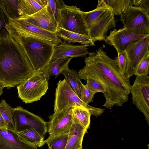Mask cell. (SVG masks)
<instances>
[{
  "label": "cell",
  "instance_id": "cell-24",
  "mask_svg": "<svg viewBox=\"0 0 149 149\" xmlns=\"http://www.w3.org/2000/svg\"><path fill=\"white\" fill-rule=\"evenodd\" d=\"M61 74L64 76L66 82L71 89L81 98L83 84L77 71L68 68L64 70Z\"/></svg>",
  "mask_w": 149,
  "mask_h": 149
},
{
  "label": "cell",
  "instance_id": "cell-38",
  "mask_svg": "<svg viewBox=\"0 0 149 149\" xmlns=\"http://www.w3.org/2000/svg\"><path fill=\"white\" fill-rule=\"evenodd\" d=\"M83 149L82 148H80V149Z\"/></svg>",
  "mask_w": 149,
  "mask_h": 149
},
{
  "label": "cell",
  "instance_id": "cell-15",
  "mask_svg": "<svg viewBox=\"0 0 149 149\" xmlns=\"http://www.w3.org/2000/svg\"><path fill=\"white\" fill-rule=\"evenodd\" d=\"M17 19L24 21L53 33H56L58 26L47 5L37 13L30 15L21 17Z\"/></svg>",
  "mask_w": 149,
  "mask_h": 149
},
{
  "label": "cell",
  "instance_id": "cell-14",
  "mask_svg": "<svg viewBox=\"0 0 149 149\" xmlns=\"http://www.w3.org/2000/svg\"><path fill=\"white\" fill-rule=\"evenodd\" d=\"M146 36L131 33L124 27L119 30L115 29L111 31L110 34L104 40L113 46L118 54L125 51L130 45Z\"/></svg>",
  "mask_w": 149,
  "mask_h": 149
},
{
  "label": "cell",
  "instance_id": "cell-28",
  "mask_svg": "<svg viewBox=\"0 0 149 149\" xmlns=\"http://www.w3.org/2000/svg\"><path fill=\"white\" fill-rule=\"evenodd\" d=\"M73 118L76 120L87 130L89 128L91 115L89 111L79 107H74L72 109Z\"/></svg>",
  "mask_w": 149,
  "mask_h": 149
},
{
  "label": "cell",
  "instance_id": "cell-1",
  "mask_svg": "<svg viewBox=\"0 0 149 149\" xmlns=\"http://www.w3.org/2000/svg\"><path fill=\"white\" fill-rule=\"evenodd\" d=\"M84 62L85 66L78 73L81 79L93 78L104 87L106 100L102 107L111 109L115 106H122L128 101L131 86L130 79L121 72L115 60L109 57L102 47L96 52L89 53Z\"/></svg>",
  "mask_w": 149,
  "mask_h": 149
},
{
  "label": "cell",
  "instance_id": "cell-32",
  "mask_svg": "<svg viewBox=\"0 0 149 149\" xmlns=\"http://www.w3.org/2000/svg\"><path fill=\"white\" fill-rule=\"evenodd\" d=\"M149 54L141 60L136 70L135 75L140 76L149 74Z\"/></svg>",
  "mask_w": 149,
  "mask_h": 149
},
{
  "label": "cell",
  "instance_id": "cell-36",
  "mask_svg": "<svg viewBox=\"0 0 149 149\" xmlns=\"http://www.w3.org/2000/svg\"><path fill=\"white\" fill-rule=\"evenodd\" d=\"M6 127L4 121L0 113V127Z\"/></svg>",
  "mask_w": 149,
  "mask_h": 149
},
{
  "label": "cell",
  "instance_id": "cell-33",
  "mask_svg": "<svg viewBox=\"0 0 149 149\" xmlns=\"http://www.w3.org/2000/svg\"><path fill=\"white\" fill-rule=\"evenodd\" d=\"M47 6L49 11L58 24V0H47Z\"/></svg>",
  "mask_w": 149,
  "mask_h": 149
},
{
  "label": "cell",
  "instance_id": "cell-4",
  "mask_svg": "<svg viewBox=\"0 0 149 149\" xmlns=\"http://www.w3.org/2000/svg\"><path fill=\"white\" fill-rule=\"evenodd\" d=\"M11 36L23 47L35 72H40L51 60L54 46L29 36Z\"/></svg>",
  "mask_w": 149,
  "mask_h": 149
},
{
  "label": "cell",
  "instance_id": "cell-5",
  "mask_svg": "<svg viewBox=\"0 0 149 149\" xmlns=\"http://www.w3.org/2000/svg\"><path fill=\"white\" fill-rule=\"evenodd\" d=\"M54 112L68 108L79 107L87 110L96 117L101 115L104 109L94 107L84 102L71 89L65 79L60 80L56 89Z\"/></svg>",
  "mask_w": 149,
  "mask_h": 149
},
{
  "label": "cell",
  "instance_id": "cell-12",
  "mask_svg": "<svg viewBox=\"0 0 149 149\" xmlns=\"http://www.w3.org/2000/svg\"><path fill=\"white\" fill-rule=\"evenodd\" d=\"M125 51L128 61L125 75L130 79L135 74L141 60L149 54V35L130 45Z\"/></svg>",
  "mask_w": 149,
  "mask_h": 149
},
{
  "label": "cell",
  "instance_id": "cell-13",
  "mask_svg": "<svg viewBox=\"0 0 149 149\" xmlns=\"http://www.w3.org/2000/svg\"><path fill=\"white\" fill-rule=\"evenodd\" d=\"M74 107L61 110L49 116L47 130L50 136L68 133L73 123Z\"/></svg>",
  "mask_w": 149,
  "mask_h": 149
},
{
  "label": "cell",
  "instance_id": "cell-3",
  "mask_svg": "<svg viewBox=\"0 0 149 149\" xmlns=\"http://www.w3.org/2000/svg\"><path fill=\"white\" fill-rule=\"evenodd\" d=\"M83 15L88 37L94 42L104 40L108 31L116 26L114 14L111 9L106 6H97L93 10L83 11Z\"/></svg>",
  "mask_w": 149,
  "mask_h": 149
},
{
  "label": "cell",
  "instance_id": "cell-20",
  "mask_svg": "<svg viewBox=\"0 0 149 149\" xmlns=\"http://www.w3.org/2000/svg\"><path fill=\"white\" fill-rule=\"evenodd\" d=\"M56 34L61 40L68 43L78 42L88 46H95V43L88 36L65 30L57 26Z\"/></svg>",
  "mask_w": 149,
  "mask_h": 149
},
{
  "label": "cell",
  "instance_id": "cell-18",
  "mask_svg": "<svg viewBox=\"0 0 149 149\" xmlns=\"http://www.w3.org/2000/svg\"><path fill=\"white\" fill-rule=\"evenodd\" d=\"M87 130L76 120L73 118V123L68 133V141L65 149L82 148L84 136Z\"/></svg>",
  "mask_w": 149,
  "mask_h": 149
},
{
  "label": "cell",
  "instance_id": "cell-27",
  "mask_svg": "<svg viewBox=\"0 0 149 149\" xmlns=\"http://www.w3.org/2000/svg\"><path fill=\"white\" fill-rule=\"evenodd\" d=\"M68 133L55 136H50L45 140L49 149H65Z\"/></svg>",
  "mask_w": 149,
  "mask_h": 149
},
{
  "label": "cell",
  "instance_id": "cell-6",
  "mask_svg": "<svg viewBox=\"0 0 149 149\" xmlns=\"http://www.w3.org/2000/svg\"><path fill=\"white\" fill-rule=\"evenodd\" d=\"M58 26L65 30L88 37V31L84 19L83 11L76 6L66 5L58 0Z\"/></svg>",
  "mask_w": 149,
  "mask_h": 149
},
{
  "label": "cell",
  "instance_id": "cell-30",
  "mask_svg": "<svg viewBox=\"0 0 149 149\" xmlns=\"http://www.w3.org/2000/svg\"><path fill=\"white\" fill-rule=\"evenodd\" d=\"M86 86L92 92L95 93L101 92L104 94L106 91L105 88L98 81L95 79L88 77L86 79Z\"/></svg>",
  "mask_w": 149,
  "mask_h": 149
},
{
  "label": "cell",
  "instance_id": "cell-7",
  "mask_svg": "<svg viewBox=\"0 0 149 149\" xmlns=\"http://www.w3.org/2000/svg\"><path fill=\"white\" fill-rule=\"evenodd\" d=\"M7 29L12 36L32 37L54 47L62 42L56 33L49 32L20 20L10 19Z\"/></svg>",
  "mask_w": 149,
  "mask_h": 149
},
{
  "label": "cell",
  "instance_id": "cell-34",
  "mask_svg": "<svg viewBox=\"0 0 149 149\" xmlns=\"http://www.w3.org/2000/svg\"><path fill=\"white\" fill-rule=\"evenodd\" d=\"M95 94L90 90L86 85L83 84L80 98L84 102L87 104L91 102Z\"/></svg>",
  "mask_w": 149,
  "mask_h": 149
},
{
  "label": "cell",
  "instance_id": "cell-35",
  "mask_svg": "<svg viewBox=\"0 0 149 149\" xmlns=\"http://www.w3.org/2000/svg\"><path fill=\"white\" fill-rule=\"evenodd\" d=\"M134 6L142 8L149 12V0H133Z\"/></svg>",
  "mask_w": 149,
  "mask_h": 149
},
{
  "label": "cell",
  "instance_id": "cell-37",
  "mask_svg": "<svg viewBox=\"0 0 149 149\" xmlns=\"http://www.w3.org/2000/svg\"><path fill=\"white\" fill-rule=\"evenodd\" d=\"M3 87L2 85L0 83V96L2 95L3 93Z\"/></svg>",
  "mask_w": 149,
  "mask_h": 149
},
{
  "label": "cell",
  "instance_id": "cell-17",
  "mask_svg": "<svg viewBox=\"0 0 149 149\" xmlns=\"http://www.w3.org/2000/svg\"><path fill=\"white\" fill-rule=\"evenodd\" d=\"M87 47L86 45H74L62 42L54 47L52 59L85 56L89 53Z\"/></svg>",
  "mask_w": 149,
  "mask_h": 149
},
{
  "label": "cell",
  "instance_id": "cell-8",
  "mask_svg": "<svg viewBox=\"0 0 149 149\" xmlns=\"http://www.w3.org/2000/svg\"><path fill=\"white\" fill-rule=\"evenodd\" d=\"M48 80L41 72H35L17 87L18 97L26 104L39 100L48 89Z\"/></svg>",
  "mask_w": 149,
  "mask_h": 149
},
{
  "label": "cell",
  "instance_id": "cell-10",
  "mask_svg": "<svg viewBox=\"0 0 149 149\" xmlns=\"http://www.w3.org/2000/svg\"><path fill=\"white\" fill-rule=\"evenodd\" d=\"M14 130L19 132L30 128L35 130L43 136L48 132V122L39 116L30 112L20 106L13 108Z\"/></svg>",
  "mask_w": 149,
  "mask_h": 149
},
{
  "label": "cell",
  "instance_id": "cell-25",
  "mask_svg": "<svg viewBox=\"0 0 149 149\" xmlns=\"http://www.w3.org/2000/svg\"><path fill=\"white\" fill-rule=\"evenodd\" d=\"M97 6L104 5L110 8L114 15H121L130 6L131 0H98Z\"/></svg>",
  "mask_w": 149,
  "mask_h": 149
},
{
  "label": "cell",
  "instance_id": "cell-23",
  "mask_svg": "<svg viewBox=\"0 0 149 149\" xmlns=\"http://www.w3.org/2000/svg\"><path fill=\"white\" fill-rule=\"evenodd\" d=\"M47 4V0H20L21 17L30 15L37 13L43 8Z\"/></svg>",
  "mask_w": 149,
  "mask_h": 149
},
{
  "label": "cell",
  "instance_id": "cell-11",
  "mask_svg": "<svg viewBox=\"0 0 149 149\" xmlns=\"http://www.w3.org/2000/svg\"><path fill=\"white\" fill-rule=\"evenodd\" d=\"M136 76L130 90L132 103L143 114L149 125V76L148 75Z\"/></svg>",
  "mask_w": 149,
  "mask_h": 149
},
{
  "label": "cell",
  "instance_id": "cell-9",
  "mask_svg": "<svg viewBox=\"0 0 149 149\" xmlns=\"http://www.w3.org/2000/svg\"><path fill=\"white\" fill-rule=\"evenodd\" d=\"M120 16L124 27L127 31L139 35H149V12L132 6Z\"/></svg>",
  "mask_w": 149,
  "mask_h": 149
},
{
  "label": "cell",
  "instance_id": "cell-29",
  "mask_svg": "<svg viewBox=\"0 0 149 149\" xmlns=\"http://www.w3.org/2000/svg\"><path fill=\"white\" fill-rule=\"evenodd\" d=\"M10 19L0 7V40L7 38L10 33L7 29Z\"/></svg>",
  "mask_w": 149,
  "mask_h": 149
},
{
  "label": "cell",
  "instance_id": "cell-21",
  "mask_svg": "<svg viewBox=\"0 0 149 149\" xmlns=\"http://www.w3.org/2000/svg\"><path fill=\"white\" fill-rule=\"evenodd\" d=\"M19 138L22 140L37 147H42L46 143L44 137L35 130L30 128L16 132Z\"/></svg>",
  "mask_w": 149,
  "mask_h": 149
},
{
  "label": "cell",
  "instance_id": "cell-31",
  "mask_svg": "<svg viewBox=\"0 0 149 149\" xmlns=\"http://www.w3.org/2000/svg\"><path fill=\"white\" fill-rule=\"evenodd\" d=\"M114 60L120 71L125 75L128 61L125 51L118 53Z\"/></svg>",
  "mask_w": 149,
  "mask_h": 149
},
{
  "label": "cell",
  "instance_id": "cell-19",
  "mask_svg": "<svg viewBox=\"0 0 149 149\" xmlns=\"http://www.w3.org/2000/svg\"><path fill=\"white\" fill-rule=\"evenodd\" d=\"M72 58H60L51 59L49 63L40 72L48 81L50 78L55 76L56 78L64 70L68 68Z\"/></svg>",
  "mask_w": 149,
  "mask_h": 149
},
{
  "label": "cell",
  "instance_id": "cell-2",
  "mask_svg": "<svg viewBox=\"0 0 149 149\" xmlns=\"http://www.w3.org/2000/svg\"><path fill=\"white\" fill-rule=\"evenodd\" d=\"M35 72L23 47L10 34L0 40V83L3 88L17 86Z\"/></svg>",
  "mask_w": 149,
  "mask_h": 149
},
{
  "label": "cell",
  "instance_id": "cell-26",
  "mask_svg": "<svg viewBox=\"0 0 149 149\" xmlns=\"http://www.w3.org/2000/svg\"><path fill=\"white\" fill-rule=\"evenodd\" d=\"M13 108L8 104L4 100H1L0 113L4 121L6 128L12 130H14V128L12 114Z\"/></svg>",
  "mask_w": 149,
  "mask_h": 149
},
{
  "label": "cell",
  "instance_id": "cell-16",
  "mask_svg": "<svg viewBox=\"0 0 149 149\" xmlns=\"http://www.w3.org/2000/svg\"><path fill=\"white\" fill-rule=\"evenodd\" d=\"M0 149H38L19 138L13 130L0 127Z\"/></svg>",
  "mask_w": 149,
  "mask_h": 149
},
{
  "label": "cell",
  "instance_id": "cell-22",
  "mask_svg": "<svg viewBox=\"0 0 149 149\" xmlns=\"http://www.w3.org/2000/svg\"><path fill=\"white\" fill-rule=\"evenodd\" d=\"M20 0H0V7L10 19L16 20L22 16Z\"/></svg>",
  "mask_w": 149,
  "mask_h": 149
}]
</instances>
